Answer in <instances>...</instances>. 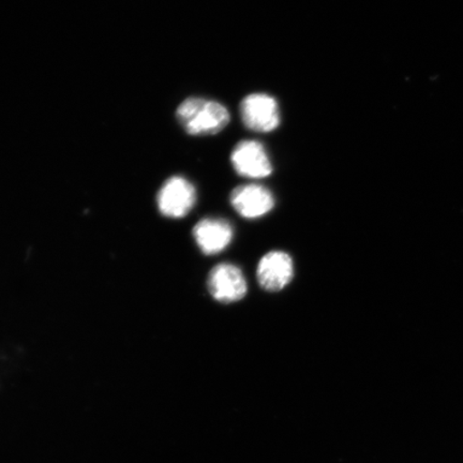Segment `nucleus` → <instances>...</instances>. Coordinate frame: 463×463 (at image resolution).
Segmentation results:
<instances>
[{
    "instance_id": "1",
    "label": "nucleus",
    "mask_w": 463,
    "mask_h": 463,
    "mask_svg": "<svg viewBox=\"0 0 463 463\" xmlns=\"http://www.w3.org/2000/svg\"><path fill=\"white\" fill-rule=\"evenodd\" d=\"M178 123L190 136H215L227 128L230 113L222 103L204 98L191 97L179 104Z\"/></svg>"
},
{
    "instance_id": "4",
    "label": "nucleus",
    "mask_w": 463,
    "mask_h": 463,
    "mask_svg": "<svg viewBox=\"0 0 463 463\" xmlns=\"http://www.w3.org/2000/svg\"><path fill=\"white\" fill-rule=\"evenodd\" d=\"M157 202L162 215L183 218L193 210L196 202V191L186 178L173 176L160 189Z\"/></svg>"
},
{
    "instance_id": "5",
    "label": "nucleus",
    "mask_w": 463,
    "mask_h": 463,
    "mask_svg": "<svg viewBox=\"0 0 463 463\" xmlns=\"http://www.w3.org/2000/svg\"><path fill=\"white\" fill-rule=\"evenodd\" d=\"M232 165L241 176L252 179L269 177L273 165L262 144L246 140L236 145L231 156Z\"/></svg>"
},
{
    "instance_id": "7",
    "label": "nucleus",
    "mask_w": 463,
    "mask_h": 463,
    "mask_svg": "<svg viewBox=\"0 0 463 463\" xmlns=\"http://www.w3.org/2000/svg\"><path fill=\"white\" fill-rule=\"evenodd\" d=\"M231 204L241 217L258 219L273 211L275 199L268 188L250 184L233 190Z\"/></svg>"
},
{
    "instance_id": "6",
    "label": "nucleus",
    "mask_w": 463,
    "mask_h": 463,
    "mask_svg": "<svg viewBox=\"0 0 463 463\" xmlns=\"http://www.w3.org/2000/svg\"><path fill=\"white\" fill-rule=\"evenodd\" d=\"M293 276V260L287 252L270 251L260 260L257 277L265 291H281L292 281Z\"/></svg>"
},
{
    "instance_id": "8",
    "label": "nucleus",
    "mask_w": 463,
    "mask_h": 463,
    "mask_svg": "<svg viewBox=\"0 0 463 463\" xmlns=\"http://www.w3.org/2000/svg\"><path fill=\"white\" fill-rule=\"evenodd\" d=\"M194 236L201 251L206 256H213L230 246L234 230L227 220L207 218L196 223Z\"/></svg>"
},
{
    "instance_id": "2",
    "label": "nucleus",
    "mask_w": 463,
    "mask_h": 463,
    "mask_svg": "<svg viewBox=\"0 0 463 463\" xmlns=\"http://www.w3.org/2000/svg\"><path fill=\"white\" fill-rule=\"evenodd\" d=\"M242 123L252 131L268 133L280 125L279 107L275 98L266 94H251L241 103Z\"/></svg>"
},
{
    "instance_id": "3",
    "label": "nucleus",
    "mask_w": 463,
    "mask_h": 463,
    "mask_svg": "<svg viewBox=\"0 0 463 463\" xmlns=\"http://www.w3.org/2000/svg\"><path fill=\"white\" fill-rule=\"evenodd\" d=\"M208 291L222 304L239 302L248 292L247 281L237 266L222 263L215 266L208 276Z\"/></svg>"
}]
</instances>
